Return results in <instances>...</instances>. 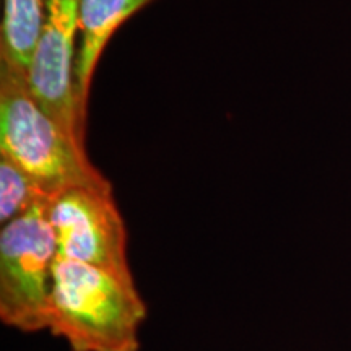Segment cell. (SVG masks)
Here are the masks:
<instances>
[{
    "label": "cell",
    "instance_id": "obj_1",
    "mask_svg": "<svg viewBox=\"0 0 351 351\" xmlns=\"http://www.w3.org/2000/svg\"><path fill=\"white\" fill-rule=\"evenodd\" d=\"M147 314L137 285L57 256L47 330L72 351H138Z\"/></svg>",
    "mask_w": 351,
    "mask_h": 351
},
{
    "label": "cell",
    "instance_id": "obj_2",
    "mask_svg": "<svg viewBox=\"0 0 351 351\" xmlns=\"http://www.w3.org/2000/svg\"><path fill=\"white\" fill-rule=\"evenodd\" d=\"M0 155L19 165L47 197L72 187L112 191L86 145L44 111L28 73L0 62Z\"/></svg>",
    "mask_w": 351,
    "mask_h": 351
},
{
    "label": "cell",
    "instance_id": "obj_3",
    "mask_svg": "<svg viewBox=\"0 0 351 351\" xmlns=\"http://www.w3.org/2000/svg\"><path fill=\"white\" fill-rule=\"evenodd\" d=\"M49 199L0 230V319L23 333L47 330L57 244Z\"/></svg>",
    "mask_w": 351,
    "mask_h": 351
},
{
    "label": "cell",
    "instance_id": "obj_4",
    "mask_svg": "<svg viewBox=\"0 0 351 351\" xmlns=\"http://www.w3.org/2000/svg\"><path fill=\"white\" fill-rule=\"evenodd\" d=\"M47 215L57 256L86 263L135 283L127 252V228L112 191L72 187L51 197Z\"/></svg>",
    "mask_w": 351,
    "mask_h": 351
},
{
    "label": "cell",
    "instance_id": "obj_5",
    "mask_svg": "<svg viewBox=\"0 0 351 351\" xmlns=\"http://www.w3.org/2000/svg\"><path fill=\"white\" fill-rule=\"evenodd\" d=\"M82 0H49L28 70L33 95L52 119L85 143L86 125L75 101V62Z\"/></svg>",
    "mask_w": 351,
    "mask_h": 351
},
{
    "label": "cell",
    "instance_id": "obj_6",
    "mask_svg": "<svg viewBox=\"0 0 351 351\" xmlns=\"http://www.w3.org/2000/svg\"><path fill=\"white\" fill-rule=\"evenodd\" d=\"M155 0H82L75 62V101L86 125L88 98L95 70L108 43L121 26Z\"/></svg>",
    "mask_w": 351,
    "mask_h": 351
},
{
    "label": "cell",
    "instance_id": "obj_7",
    "mask_svg": "<svg viewBox=\"0 0 351 351\" xmlns=\"http://www.w3.org/2000/svg\"><path fill=\"white\" fill-rule=\"evenodd\" d=\"M49 0H2L0 62L28 73Z\"/></svg>",
    "mask_w": 351,
    "mask_h": 351
},
{
    "label": "cell",
    "instance_id": "obj_8",
    "mask_svg": "<svg viewBox=\"0 0 351 351\" xmlns=\"http://www.w3.org/2000/svg\"><path fill=\"white\" fill-rule=\"evenodd\" d=\"M36 182L15 165L10 158L0 155V223L7 225L12 219L28 212L38 202L47 200Z\"/></svg>",
    "mask_w": 351,
    "mask_h": 351
}]
</instances>
